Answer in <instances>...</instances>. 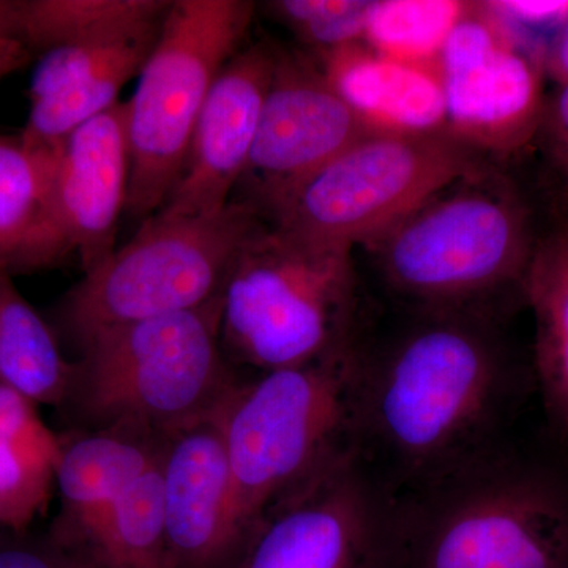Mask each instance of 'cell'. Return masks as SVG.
I'll use <instances>...</instances> for the list:
<instances>
[{"mask_svg":"<svg viewBox=\"0 0 568 568\" xmlns=\"http://www.w3.org/2000/svg\"><path fill=\"white\" fill-rule=\"evenodd\" d=\"M506 355L489 315L418 312L379 353L364 351L361 450L437 485L477 465L506 394Z\"/></svg>","mask_w":568,"mask_h":568,"instance_id":"6da1fadb","label":"cell"},{"mask_svg":"<svg viewBox=\"0 0 568 568\" xmlns=\"http://www.w3.org/2000/svg\"><path fill=\"white\" fill-rule=\"evenodd\" d=\"M540 234L518 183L491 163L433 194L364 246L387 286L418 312L489 315L523 294Z\"/></svg>","mask_w":568,"mask_h":568,"instance_id":"7a4b0ae2","label":"cell"},{"mask_svg":"<svg viewBox=\"0 0 568 568\" xmlns=\"http://www.w3.org/2000/svg\"><path fill=\"white\" fill-rule=\"evenodd\" d=\"M362 375L364 349L354 342L316 361L261 373L230 396L224 439L242 548L267 508L361 454Z\"/></svg>","mask_w":568,"mask_h":568,"instance_id":"3957f363","label":"cell"},{"mask_svg":"<svg viewBox=\"0 0 568 568\" xmlns=\"http://www.w3.org/2000/svg\"><path fill=\"white\" fill-rule=\"evenodd\" d=\"M222 295L211 304L108 328L80 343L65 405L93 428L170 436L207 416L242 383L220 339Z\"/></svg>","mask_w":568,"mask_h":568,"instance_id":"277c9868","label":"cell"},{"mask_svg":"<svg viewBox=\"0 0 568 568\" xmlns=\"http://www.w3.org/2000/svg\"><path fill=\"white\" fill-rule=\"evenodd\" d=\"M353 250L261 223L239 250L222 291L226 358L260 373L316 361L355 342Z\"/></svg>","mask_w":568,"mask_h":568,"instance_id":"5b68a950","label":"cell"},{"mask_svg":"<svg viewBox=\"0 0 568 568\" xmlns=\"http://www.w3.org/2000/svg\"><path fill=\"white\" fill-rule=\"evenodd\" d=\"M245 0H175L126 103V212L148 220L173 193L194 126L220 71L241 51L253 20Z\"/></svg>","mask_w":568,"mask_h":568,"instance_id":"8992f818","label":"cell"},{"mask_svg":"<svg viewBox=\"0 0 568 568\" xmlns=\"http://www.w3.org/2000/svg\"><path fill=\"white\" fill-rule=\"evenodd\" d=\"M250 205L231 201L205 216L153 213L129 242L82 276L63 298L62 321L78 345L89 336L192 312L222 295L239 250L260 224Z\"/></svg>","mask_w":568,"mask_h":568,"instance_id":"52a82bcc","label":"cell"},{"mask_svg":"<svg viewBox=\"0 0 568 568\" xmlns=\"http://www.w3.org/2000/svg\"><path fill=\"white\" fill-rule=\"evenodd\" d=\"M488 164L447 132L372 133L302 183L267 224L315 244L354 250Z\"/></svg>","mask_w":568,"mask_h":568,"instance_id":"ba28073f","label":"cell"},{"mask_svg":"<svg viewBox=\"0 0 568 568\" xmlns=\"http://www.w3.org/2000/svg\"><path fill=\"white\" fill-rule=\"evenodd\" d=\"M403 521L402 568H568V493L528 470L470 467Z\"/></svg>","mask_w":568,"mask_h":568,"instance_id":"9c48e42d","label":"cell"},{"mask_svg":"<svg viewBox=\"0 0 568 568\" xmlns=\"http://www.w3.org/2000/svg\"><path fill=\"white\" fill-rule=\"evenodd\" d=\"M491 6L469 2L439 58L446 132L503 166L536 145L547 44Z\"/></svg>","mask_w":568,"mask_h":568,"instance_id":"30bf717a","label":"cell"},{"mask_svg":"<svg viewBox=\"0 0 568 568\" xmlns=\"http://www.w3.org/2000/svg\"><path fill=\"white\" fill-rule=\"evenodd\" d=\"M402 560L399 519L354 454L267 508L233 568H402Z\"/></svg>","mask_w":568,"mask_h":568,"instance_id":"8fae6325","label":"cell"},{"mask_svg":"<svg viewBox=\"0 0 568 568\" xmlns=\"http://www.w3.org/2000/svg\"><path fill=\"white\" fill-rule=\"evenodd\" d=\"M372 133L317 63L276 50L256 140L239 183L245 196L235 201L250 205L264 222L302 183Z\"/></svg>","mask_w":568,"mask_h":568,"instance_id":"7c38bea8","label":"cell"},{"mask_svg":"<svg viewBox=\"0 0 568 568\" xmlns=\"http://www.w3.org/2000/svg\"><path fill=\"white\" fill-rule=\"evenodd\" d=\"M227 399L168 436L162 487L170 568H233L241 555L224 439Z\"/></svg>","mask_w":568,"mask_h":568,"instance_id":"4fadbf2b","label":"cell"},{"mask_svg":"<svg viewBox=\"0 0 568 568\" xmlns=\"http://www.w3.org/2000/svg\"><path fill=\"white\" fill-rule=\"evenodd\" d=\"M275 61V47L256 43L223 67L194 126L181 179L159 212L205 216L230 205L252 155Z\"/></svg>","mask_w":568,"mask_h":568,"instance_id":"5bb4252c","label":"cell"},{"mask_svg":"<svg viewBox=\"0 0 568 568\" xmlns=\"http://www.w3.org/2000/svg\"><path fill=\"white\" fill-rule=\"evenodd\" d=\"M130 170L126 103H115L63 142L50 223L58 264L78 254L88 274L111 256L119 219L126 211Z\"/></svg>","mask_w":568,"mask_h":568,"instance_id":"9a60e30c","label":"cell"},{"mask_svg":"<svg viewBox=\"0 0 568 568\" xmlns=\"http://www.w3.org/2000/svg\"><path fill=\"white\" fill-rule=\"evenodd\" d=\"M163 20L39 55L29 84L31 110L22 140L59 151L84 123L111 110L119 103L123 85L140 74L148 61Z\"/></svg>","mask_w":568,"mask_h":568,"instance_id":"2e32d148","label":"cell"},{"mask_svg":"<svg viewBox=\"0 0 568 568\" xmlns=\"http://www.w3.org/2000/svg\"><path fill=\"white\" fill-rule=\"evenodd\" d=\"M325 80L366 129L384 134L446 132L439 67L386 58L364 41L317 55Z\"/></svg>","mask_w":568,"mask_h":568,"instance_id":"e0dca14e","label":"cell"},{"mask_svg":"<svg viewBox=\"0 0 568 568\" xmlns=\"http://www.w3.org/2000/svg\"><path fill=\"white\" fill-rule=\"evenodd\" d=\"M162 459L110 506L77 521H52L47 536L74 568H170Z\"/></svg>","mask_w":568,"mask_h":568,"instance_id":"ac0fdd59","label":"cell"},{"mask_svg":"<svg viewBox=\"0 0 568 568\" xmlns=\"http://www.w3.org/2000/svg\"><path fill=\"white\" fill-rule=\"evenodd\" d=\"M166 439L129 426L61 437L55 485L62 507L54 521H77L110 506L162 459Z\"/></svg>","mask_w":568,"mask_h":568,"instance_id":"d6986e66","label":"cell"},{"mask_svg":"<svg viewBox=\"0 0 568 568\" xmlns=\"http://www.w3.org/2000/svg\"><path fill=\"white\" fill-rule=\"evenodd\" d=\"M59 153L0 134V271L11 276L58 264L50 223Z\"/></svg>","mask_w":568,"mask_h":568,"instance_id":"ffe728a7","label":"cell"},{"mask_svg":"<svg viewBox=\"0 0 568 568\" xmlns=\"http://www.w3.org/2000/svg\"><path fill=\"white\" fill-rule=\"evenodd\" d=\"M36 406L0 384V511L3 529L13 532H26L43 514L61 455V436L43 424Z\"/></svg>","mask_w":568,"mask_h":568,"instance_id":"44dd1931","label":"cell"},{"mask_svg":"<svg viewBox=\"0 0 568 568\" xmlns=\"http://www.w3.org/2000/svg\"><path fill=\"white\" fill-rule=\"evenodd\" d=\"M536 320V368L545 407L568 443V216L540 234L523 284Z\"/></svg>","mask_w":568,"mask_h":568,"instance_id":"7402d4cb","label":"cell"},{"mask_svg":"<svg viewBox=\"0 0 568 568\" xmlns=\"http://www.w3.org/2000/svg\"><path fill=\"white\" fill-rule=\"evenodd\" d=\"M73 364L63 357L50 325L0 271V384L36 405L63 406Z\"/></svg>","mask_w":568,"mask_h":568,"instance_id":"603a6c76","label":"cell"},{"mask_svg":"<svg viewBox=\"0 0 568 568\" xmlns=\"http://www.w3.org/2000/svg\"><path fill=\"white\" fill-rule=\"evenodd\" d=\"M166 0H18L33 59L67 44L122 36L162 21Z\"/></svg>","mask_w":568,"mask_h":568,"instance_id":"cb8c5ba5","label":"cell"},{"mask_svg":"<svg viewBox=\"0 0 568 568\" xmlns=\"http://www.w3.org/2000/svg\"><path fill=\"white\" fill-rule=\"evenodd\" d=\"M467 7L458 0H375L364 43L395 61L439 67Z\"/></svg>","mask_w":568,"mask_h":568,"instance_id":"d4e9b609","label":"cell"},{"mask_svg":"<svg viewBox=\"0 0 568 568\" xmlns=\"http://www.w3.org/2000/svg\"><path fill=\"white\" fill-rule=\"evenodd\" d=\"M375 0H280L268 3L316 55L364 41Z\"/></svg>","mask_w":568,"mask_h":568,"instance_id":"484cf974","label":"cell"},{"mask_svg":"<svg viewBox=\"0 0 568 568\" xmlns=\"http://www.w3.org/2000/svg\"><path fill=\"white\" fill-rule=\"evenodd\" d=\"M556 85V91L547 95L536 145L566 207L564 216H568V81Z\"/></svg>","mask_w":568,"mask_h":568,"instance_id":"4316f807","label":"cell"},{"mask_svg":"<svg viewBox=\"0 0 568 568\" xmlns=\"http://www.w3.org/2000/svg\"><path fill=\"white\" fill-rule=\"evenodd\" d=\"M0 568H74L48 536L0 530Z\"/></svg>","mask_w":568,"mask_h":568,"instance_id":"83f0119b","label":"cell"},{"mask_svg":"<svg viewBox=\"0 0 568 568\" xmlns=\"http://www.w3.org/2000/svg\"><path fill=\"white\" fill-rule=\"evenodd\" d=\"M36 61L22 33L18 0H0V82Z\"/></svg>","mask_w":568,"mask_h":568,"instance_id":"f1b7e54d","label":"cell"},{"mask_svg":"<svg viewBox=\"0 0 568 568\" xmlns=\"http://www.w3.org/2000/svg\"><path fill=\"white\" fill-rule=\"evenodd\" d=\"M491 6L529 32L534 28L559 29L568 20V0H499Z\"/></svg>","mask_w":568,"mask_h":568,"instance_id":"f546056e","label":"cell"},{"mask_svg":"<svg viewBox=\"0 0 568 568\" xmlns=\"http://www.w3.org/2000/svg\"><path fill=\"white\" fill-rule=\"evenodd\" d=\"M547 77L556 84L568 81V20L556 32L555 39L547 44Z\"/></svg>","mask_w":568,"mask_h":568,"instance_id":"4dcf8cb0","label":"cell"},{"mask_svg":"<svg viewBox=\"0 0 568 568\" xmlns=\"http://www.w3.org/2000/svg\"><path fill=\"white\" fill-rule=\"evenodd\" d=\"M0 530H3V525H2V511H0Z\"/></svg>","mask_w":568,"mask_h":568,"instance_id":"1f68e13d","label":"cell"}]
</instances>
